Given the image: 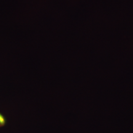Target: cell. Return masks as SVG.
Instances as JSON below:
<instances>
[{
	"mask_svg": "<svg viewBox=\"0 0 133 133\" xmlns=\"http://www.w3.org/2000/svg\"><path fill=\"white\" fill-rule=\"evenodd\" d=\"M1 124H3V118L0 117V126H1Z\"/></svg>",
	"mask_w": 133,
	"mask_h": 133,
	"instance_id": "obj_1",
	"label": "cell"
}]
</instances>
